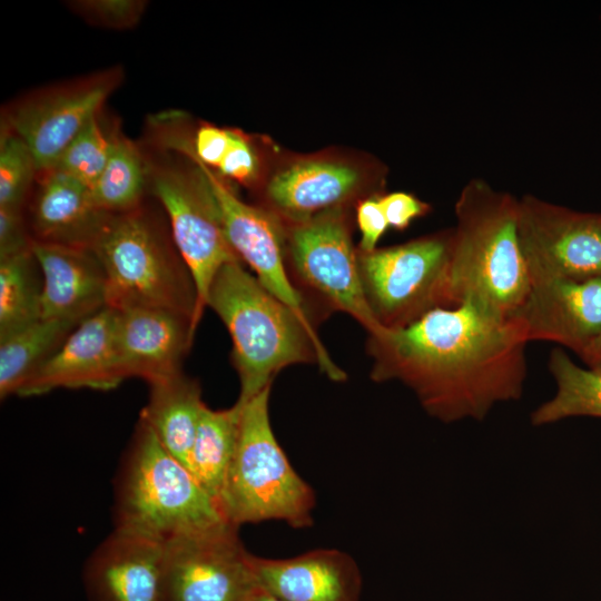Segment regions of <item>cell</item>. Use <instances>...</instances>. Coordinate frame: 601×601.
I'll list each match as a JSON object with an SVG mask.
<instances>
[{
	"instance_id": "4fadbf2b",
	"label": "cell",
	"mask_w": 601,
	"mask_h": 601,
	"mask_svg": "<svg viewBox=\"0 0 601 601\" xmlns=\"http://www.w3.org/2000/svg\"><path fill=\"white\" fill-rule=\"evenodd\" d=\"M104 73L30 98L9 117V128L31 150L38 171H51L118 83Z\"/></svg>"
},
{
	"instance_id": "484cf974",
	"label": "cell",
	"mask_w": 601,
	"mask_h": 601,
	"mask_svg": "<svg viewBox=\"0 0 601 601\" xmlns=\"http://www.w3.org/2000/svg\"><path fill=\"white\" fill-rule=\"evenodd\" d=\"M42 285L32 247L0 259V339L41 319Z\"/></svg>"
},
{
	"instance_id": "1f68e13d",
	"label": "cell",
	"mask_w": 601,
	"mask_h": 601,
	"mask_svg": "<svg viewBox=\"0 0 601 601\" xmlns=\"http://www.w3.org/2000/svg\"><path fill=\"white\" fill-rule=\"evenodd\" d=\"M356 221L361 231L358 250L373 252L390 227L380 203V196L366 197L359 201L356 208Z\"/></svg>"
},
{
	"instance_id": "603a6c76",
	"label": "cell",
	"mask_w": 601,
	"mask_h": 601,
	"mask_svg": "<svg viewBox=\"0 0 601 601\" xmlns=\"http://www.w3.org/2000/svg\"><path fill=\"white\" fill-rule=\"evenodd\" d=\"M78 322L41 318L0 339V396L19 395L37 370L60 347Z\"/></svg>"
},
{
	"instance_id": "4dcf8cb0",
	"label": "cell",
	"mask_w": 601,
	"mask_h": 601,
	"mask_svg": "<svg viewBox=\"0 0 601 601\" xmlns=\"http://www.w3.org/2000/svg\"><path fill=\"white\" fill-rule=\"evenodd\" d=\"M77 7L87 17L105 26L127 28L138 21L144 4L131 0H95L78 2Z\"/></svg>"
},
{
	"instance_id": "836d02e7",
	"label": "cell",
	"mask_w": 601,
	"mask_h": 601,
	"mask_svg": "<svg viewBox=\"0 0 601 601\" xmlns=\"http://www.w3.org/2000/svg\"><path fill=\"white\" fill-rule=\"evenodd\" d=\"M22 209L0 207V259L14 256L32 247Z\"/></svg>"
},
{
	"instance_id": "ffe728a7",
	"label": "cell",
	"mask_w": 601,
	"mask_h": 601,
	"mask_svg": "<svg viewBox=\"0 0 601 601\" xmlns=\"http://www.w3.org/2000/svg\"><path fill=\"white\" fill-rule=\"evenodd\" d=\"M42 274L41 318L81 323L107 307V279L91 248L33 242Z\"/></svg>"
},
{
	"instance_id": "7402d4cb",
	"label": "cell",
	"mask_w": 601,
	"mask_h": 601,
	"mask_svg": "<svg viewBox=\"0 0 601 601\" xmlns=\"http://www.w3.org/2000/svg\"><path fill=\"white\" fill-rule=\"evenodd\" d=\"M149 386V398L139 418L148 424L161 445L188 469L190 450L206 405L200 385L180 373Z\"/></svg>"
},
{
	"instance_id": "8992f818",
	"label": "cell",
	"mask_w": 601,
	"mask_h": 601,
	"mask_svg": "<svg viewBox=\"0 0 601 601\" xmlns=\"http://www.w3.org/2000/svg\"><path fill=\"white\" fill-rule=\"evenodd\" d=\"M91 249L107 279V306L159 307L196 321L191 273L158 226L140 209L111 215Z\"/></svg>"
},
{
	"instance_id": "52a82bcc",
	"label": "cell",
	"mask_w": 601,
	"mask_h": 601,
	"mask_svg": "<svg viewBox=\"0 0 601 601\" xmlns=\"http://www.w3.org/2000/svg\"><path fill=\"white\" fill-rule=\"evenodd\" d=\"M453 228L401 245L357 250L367 305L385 329H401L427 313L452 307L450 258Z\"/></svg>"
},
{
	"instance_id": "d590c367",
	"label": "cell",
	"mask_w": 601,
	"mask_h": 601,
	"mask_svg": "<svg viewBox=\"0 0 601 601\" xmlns=\"http://www.w3.org/2000/svg\"><path fill=\"white\" fill-rule=\"evenodd\" d=\"M247 601H285L265 589L260 588L259 585L254 590V592L250 594V597L247 599Z\"/></svg>"
},
{
	"instance_id": "30bf717a",
	"label": "cell",
	"mask_w": 601,
	"mask_h": 601,
	"mask_svg": "<svg viewBox=\"0 0 601 601\" xmlns=\"http://www.w3.org/2000/svg\"><path fill=\"white\" fill-rule=\"evenodd\" d=\"M152 193L168 215L173 242L191 273L199 324L214 277L225 264L240 259L228 243L217 200L198 167L158 171Z\"/></svg>"
},
{
	"instance_id": "6da1fadb",
	"label": "cell",
	"mask_w": 601,
	"mask_h": 601,
	"mask_svg": "<svg viewBox=\"0 0 601 601\" xmlns=\"http://www.w3.org/2000/svg\"><path fill=\"white\" fill-rule=\"evenodd\" d=\"M528 344L510 317L470 303L441 307L368 335L371 378L402 383L443 423L482 421L522 396Z\"/></svg>"
},
{
	"instance_id": "9a60e30c",
	"label": "cell",
	"mask_w": 601,
	"mask_h": 601,
	"mask_svg": "<svg viewBox=\"0 0 601 601\" xmlns=\"http://www.w3.org/2000/svg\"><path fill=\"white\" fill-rule=\"evenodd\" d=\"M359 165L334 157H307L277 169L265 188L267 209L283 225L345 208L370 184Z\"/></svg>"
},
{
	"instance_id": "8fae6325",
	"label": "cell",
	"mask_w": 601,
	"mask_h": 601,
	"mask_svg": "<svg viewBox=\"0 0 601 601\" xmlns=\"http://www.w3.org/2000/svg\"><path fill=\"white\" fill-rule=\"evenodd\" d=\"M238 526L165 542L161 601H247L258 587Z\"/></svg>"
},
{
	"instance_id": "d6a6232c",
	"label": "cell",
	"mask_w": 601,
	"mask_h": 601,
	"mask_svg": "<svg viewBox=\"0 0 601 601\" xmlns=\"http://www.w3.org/2000/svg\"><path fill=\"white\" fill-rule=\"evenodd\" d=\"M388 226L403 230L417 217L428 213L430 206L412 194L395 191L380 196Z\"/></svg>"
},
{
	"instance_id": "44dd1931",
	"label": "cell",
	"mask_w": 601,
	"mask_h": 601,
	"mask_svg": "<svg viewBox=\"0 0 601 601\" xmlns=\"http://www.w3.org/2000/svg\"><path fill=\"white\" fill-rule=\"evenodd\" d=\"M110 216L96 205L88 186L51 170L33 203V242L91 248Z\"/></svg>"
},
{
	"instance_id": "cb8c5ba5",
	"label": "cell",
	"mask_w": 601,
	"mask_h": 601,
	"mask_svg": "<svg viewBox=\"0 0 601 601\" xmlns=\"http://www.w3.org/2000/svg\"><path fill=\"white\" fill-rule=\"evenodd\" d=\"M548 367L556 390L531 413L533 426L575 416L601 418V370L579 366L562 348L551 351Z\"/></svg>"
},
{
	"instance_id": "277c9868",
	"label": "cell",
	"mask_w": 601,
	"mask_h": 601,
	"mask_svg": "<svg viewBox=\"0 0 601 601\" xmlns=\"http://www.w3.org/2000/svg\"><path fill=\"white\" fill-rule=\"evenodd\" d=\"M115 492V528L164 543L231 524L217 501L140 418Z\"/></svg>"
},
{
	"instance_id": "f546056e",
	"label": "cell",
	"mask_w": 601,
	"mask_h": 601,
	"mask_svg": "<svg viewBox=\"0 0 601 601\" xmlns=\"http://www.w3.org/2000/svg\"><path fill=\"white\" fill-rule=\"evenodd\" d=\"M259 169V157L252 140L245 134L233 129L229 147L217 171L248 186L257 181Z\"/></svg>"
},
{
	"instance_id": "5bb4252c",
	"label": "cell",
	"mask_w": 601,
	"mask_h": 601,
	"mask_svg": "<svg viewBox=\"0 0 601 601\" xmlns=\"http://www.w3.org/2000/svg\"><path fill=\"white\" fill-rule=\"evenodd\" d=\"M509 317L528 343L552 342L579 355L601 334V277L531 285Z\"/></svg>"
},
{
	"instance_id": "e575fe53",
	"label": "cell",
	"mask_w": 601,
	"mask_h": 601,
	"mask_svg": "<svg viewBox=\"0 0 601 601\" xmlns=\"http://www.w3.org/2000/svg\"><path fill=\"white\" fill-rule=\"evenodd\" d=\"M579 356L588 367L601 370V334L594 338Z\"/></svg>"
},
{
	"instance_id": "2e32d148",
	"label": "cell",
	"mask_w": 601,
	"mask_h": 601,
	"mask_svg": "<svg viewBox=\"0 0 601 601\" xmlns=\"http://www.w3.org/2000/svg\"><path fill=\"white\" fill-rule=\"evenodd\" d=\"M116 311L109 306L79 323L28 380L19 396L56 388L109 391L124 380L115 343Z\"/></svg>"
},
{
	"instance_id": "ba28073f",
	"label": "cell",
	"mask_w": 601,
	"mask_h": 601,
	"mask_svg": "<svg viewBox=\"0 0 601 601\" xmlns=\"http://www.w3.org/2000/svg\"><path fill=\"white\" fill-rule=\"evenodd\" d=\"M284 227L287 266L295 286L299 284L328 307L348 314L368 335L384 331L364 295L345 208Z\"/></svg>"
},
{
	"instance_id": "ac0fdd59",
	"label": "cell",
	"mask_w": 601,
	"mask_h": 601,
	"mask_svg": "<svg viewBox=\"0 0 601 601\" xmlns=\"http://www.w3.org/2000/svg\"><path fill=\"white\" fill-rule=\"evenodd\" d=\"M165 543L117 529L87 560L82 581L89 601H161Z\"/></svg>"
},
{
	"instance_id": "e0dca14e",
	"label": "cell",
	"mask_w": 601,
	"mask_h": 601,
	"mask_svg": "<svg viewBox=\"0 0 601 601\" xmlns=\"http://www.w3.org/2000/svg\"><path fill=\"white\" fill-rule=\"evenodd\" d=\"M115 311L116 351L125 380L139 377L150 385L183 373L196 331L191 317L159 307Z\"/></svg>"
},
{
	"instance_id": "f1b7e54d",
	"label": "cell",
	"mask_w": 601,
	"mask_h": 601,
	"mask_svg": "<svg viewBox=\"0 0 601 601\" xmlns=\"http://www.w3.org/2000/svg\"><path fill=\"white\" fill-rule=\"evenodd\" d=\"M37 165L28 145L4 130L0 142V207L22 209Z\"/></svg>"
},
{
	"instance_id": "d4e9b609",
	"label": "cell",
	"mask_w": 601,
	"mask_h": 601,
	"mask_svg": "<svg viewBox=\"0 0 601 601\" xmlns=\"http://www.w3.org/2000/svg\"><path fill=\"white\" fill-rule=\"evenodd\" d=\"M240 414L238 400L224 410L205 405L190 450L188 469L217 503L236 447Z\"/></svg>"
},
{
	"instance_id": "9c48e42d",
	"label": "cell",
	"mask_w": 601,
	"mask_h": 601,
	"mask_svg": "<svg viewBox=\"0 0 601 601\" xmlns=\"http://www.w3.org/2000/svg\"><path fill=\"white\" fill-rule=\"evenodd\" d=\"M518 235L531 285L601 277V213L526 194L518 198Z\"/></svg>"
},
{
	"instance_id": "d6986e66",
	"label": "cell",
	"mask_w": 601,
	"mask_h": 601,
	"mask_svg": "<svg viewBox=\"0 0 601 601\" xmlns=\"http://www.w3.org/2000/svg\"><path fill=\"white\" fill-rule=\"evenodd\" d=\"M257 584L285 601H361L363 579L355 560L337 549L287 559L252 554Z\"/></svg>"
},
{
	"instance_id": "4316f807",
	"label": "cell",
	"mask_w": 601,
	"mask_h": 601,
	"mask_svg": "<svg viewBox=\"0 0 601 601\" xmlns=\"http://www.w3.org/2000/svg\"><path fill=\"white\" fill-rule=\"evenodd\" d=\"M145 174L136 147L124 138H114L106 167L90 189L96 205L111 215L137 209L146 184Z\"/></svg>"
},
{
	"instance_id": "83f0119b",
	"label": "cell",
	"mask_w": 601,
	"mask_h": 601,
	"mask_svg": "<svg viewBox=\"0 0 601 601\" xmlns=\"http://www.w3.org/2000/svg\"><path fill=\"white\" fill-rule=\"evenodd\" d=\"M112 144L114 138L105 134L97 115L70 142L52 170L70 175L91 189L106 167Z\"/></svg>"
},
{
	"instance_id": "3957f363",
	"label": "cell",
	"mask_w": 601,
	"mask_h": 601,
	"mask_svg": "<svg viewBox=\"0 0 601 601\" xmlns=\"http://www.w3.org/2000/svg\"><path fill=\"white\" fill-rule=\"evenodd\" d=\"M454 213L452 307L470 303L509 317L531 288L518 235V198L473 178L461 189Z\"/></svg>"
},
{
	"instance_id": "7c38bea8",
	"label": "cell",
	"mask_w": 601,
	"mask_h": 601,
	"mask_svg": "<svg viewBox=\"0 0 601 601\" xmlns=\"http://www.w3.org/2000/svg\"><path fill=\"white\" fill-rule=\"evenodd\" d=\"M195 162L210 185L226 237L237 257L253 269L254 276L274 297L317 335L306 298L293 283L288 270L284 225L267 209L240 200L210 168Z\"/></svg>"
},
{
	"instance_id": "7a4b0ae2",
	"label": "cell",
	"mask_w": 601,
	"mask_h": 601,
	"mask_svg": "<svg viewBox=\"0 0 601 601\" xmlns=\"http://www.w3.org/2000/svg\"><path fill=\"white\" fill-rule=\"evenodd\" d=\"M226 325L233 341V363L246 401L273 384L283 368L317 363L329 380L343 382L345 372L329 357L318 335L274 297L240 260L225 264L214 277L206 299Z\"/></svg>"
},
{
	"instance_id": "5b68a950",
	"label": "cell",
	"mask_w": 601,
	"mask_h": 601,
	"mask_svg": "<svg viewBox=\"0 0 601 601\" xmlns=\"http://www.w3.org/2000/svg\"><path fill=\"white\" fill-rule=\"evenodd\" d=\"M272 385L243 401L236 447L218 497L236 526L268 520L295 529L313 524L316 496L289 463L273 432L268 402Z\"/></svg>"
}]
</instances>
